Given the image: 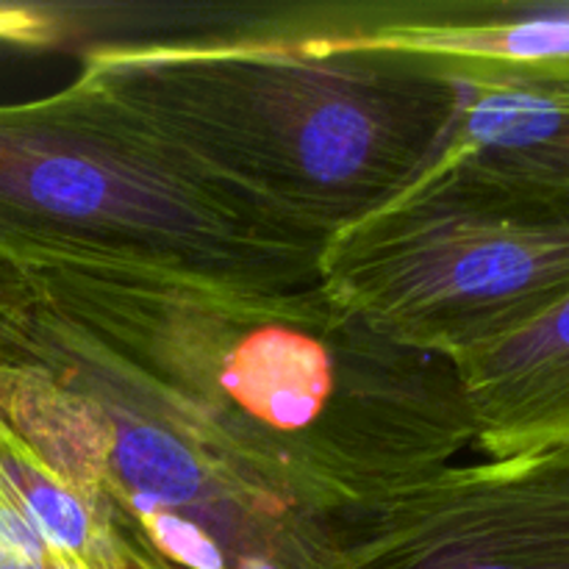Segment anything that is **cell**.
Masks as SVG:
<instances>
[{
    "instance_id": "6da1fadb",
    "label": "cell",
    "mask_w": 569,
    "mask_h": 569,
    "mask_svg": "<svg viewBox=\"0 0 569 569\" xmlns=\"http://www.w3.org/2000/svg\"><path fill=\"white\" fill-rule=\"evenodd\" d=\"M0 342L76 361L231 476L333 520L472 445L453 361L387 337L322 283L259 289L137 261L6 256Z\"/></svg>"
},
{
    "instance_id": "5b68a950",
    "label": "cell",
    "mask_w": 569,
    "mask_h": 569,
    "mask_svg": "<svg viewBox=\"0 0 569 569\" xmlns=\"http://www.w3.org/2000/svg\"><path fill=\"white\" fill-rule=\"evenodd\" d=\"M0 350L53 372L17 411L22 442L172 567L326 569L333 559L339 520L231 476L76 361L33 345Z\"/></svg>"
},
{
    "instance_id": "7a4b0ae2",
    "label": "cell",
    "mask_w": 569,
    "mask_h": 569,
    "mask_svg": "<svg viewBox=\"0 0 569 569\" xmlns=\"http://www.w3.org/2000/svg\"><path fill=\"white\" fill-rule=\"evenodd\" d=\"M83 87L214 192L326 248L426 176L461 109L420 56L226 31L81 48Z\"/></svg>"
},
{
    "instance_id": "ba28073f",
    "label": "cell",
    "mask_w": 569,
    "mask_h": 569,
    "mask_svg": "<svg viewBox=\"0 0 569 569\" xmlns=\"http://www.w3.org/2000/svg\"><path fill=\"white\" fill-rule=\"evenodd\" d=\"M445 70L459 83L461 109L439 159L569 194V61Z\"/></svg>"
},
{
    "instance_id": "30bf717a",
    "label": "cell",
    "mask_w": 569,
    "mask_h": 569,
    "mask_svg": "<svg viewBox=\"0 0 569 569\" xmlns=\"http://www.w3.org/2000/svg\"><path fill=\"white\" fill-rule=\"evenodd\" d=\"M0 42L31 50L67 44L61 3H0Z\"/></svg>"
},
{
    "instance_id": "8992f818",
    "label": "cell",
    "mask_w": 569,
    "mask_h": 569,
    "mask_svg": "<svg viewBox=\"0 0 569 569\" xmlns=\"http://www.w3.org/2000/svg\"><path fill=\"white\" fill-rule=\"evenodd\" d=\"M326 569H569V442L450 465L342 517Z\"/></svg>"
},
{
    "instance_id": "9c48e42d",
    "label": "cell",
    "mask_w": 569,
    "mask_h": 569,
    "mask_svg": "<svg viewBox=\"0 0 569 569\" xmlns=\"http://www.w3.org/2000/svg\"><path fill=\"white\" fill-rule=\"evenodd\" d=\"M453 367L487 459L569 442V298Z\"/></svg>"
},
{
    "instance_id": "277c9868",
    "label": "cell",
    "mask_w": 569,
    "mask_h": 569,
    "mask_svg": "<svg viewBox=\"0 0 569 569\" xmlns=\"http://www.w3.org/2000/svg\"><path fill=\"white\" fill-rule=\"evenodd\" d=\"M320 283L387 337L456 361L569 298V194L439 159L322 248Z\"/></svg>"
},
{
    "instance_id": "3957f363",
    "label": "cell",
    "mask_w": 569,
    "mask_h": 569,
    "mask_svg": "<svg viewBox=\"0 0 569 569\" xmlns=\"http://www.w3.org/2000/svg\"><path fill=\"white\" fill-rule=\"evenodd\" d=\"M20 253L303 289L320 283L322 248L250 217L70 81L44 98L0 103V259Z\"/></svg>"
},
{
    "instance_id": "52a82bcc",
    "label": "cell",
    "mask_w": 569,
    "mask_h": 569,
    "mask_svg": "<svg viewBox=\"0 0 569 569\" xmlns=\"http://www.w3.org/2000/svg\"><path fill=\"white\" fill-rule=\"evenodd\" d=\"M292 39L420 56L439 67L569 61V0L295 3Z\"/></svg>"
}]
</instances>
